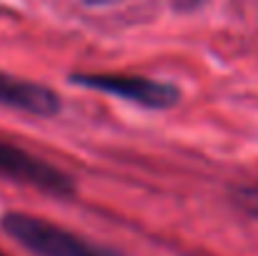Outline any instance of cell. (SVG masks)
Segmentation results:
<instances>
[{"label": "cell", "instance_id": "cell-4", "mask_svg": "<svg viewBox=\"0 0 258 256\" xmlns=\"http://www.w3.org/2000/svg\"><path fill=\"white\" fill-rule=\"evenodd\" d=\"M0 106L33 116H55L60 111V98L48 85L0 73Z\"/></svg>", "mask_w": 258, "mask_h": 256}, {"label": "cell", "instance_id": "cell-3", "mask_svg": "<svg viewBox=\"0 0 258 256\" xmlns=\"http://www.w3.org/2000/svg\"><path fill=\"white\" fill-rule=\"evenodd\" d=\"M71 81L78 85H86V88H93V90L120 95V98L138 103V106H146V108H171L180 98L178 88L161 83V81L141 78V76H108V73L86 76V73H78Z\"/></svg>", "mask_w": 258, "mask_h": 256}, {"label": "cell", "instance_id": "cell-5", "mask_svg": "<svg viewBox=\"0 0 258 256\" xmlns=\"http://www.w3.org/2000/svg\"><path fill=\"white\" fill-rule=\"evenodd\" d=\"M246 206H248V211H251L253 216H258V193H253V196L246 201Z\"/></svg>", "mask_w": 258, "mask_h": 256}, {"label": "cell", "instance_id": "cell-6", "mask_svg": "<svg viewBox=\"0 0 258 256\" xmlns=\"http://www.w3.org/2000/svg\"><path fill=\"white\" fill-rule=\"evenodd\" d=\"M0 256H5V254H3V251H0Z\"/></svg>", "mask_w": 258, "mask_h": 256}, {"label": "cell", "instance_id": "cell-1", "mask_svg": "<svg viewBox=\"0 0 258 256\" xmlns=\"http://www.w3.org/2000/svg\"><path fill=\"white\" fill-rule=\"evenodd\" d=\"M3 231L38 256H115L45 219L20 211H10L3 216Z\"/></svg>", "mask_w": 258, "mask_h": 256}, {"label": "cell", "instance_id": "cell-2", "mask_svg": "<svg viewBox=\"0 0 258 256\" xmlns=\"http://www.w3.org/2000/svg\"><path fill=\"white\" fill-rule=\"evenodd\" d=\"M0 176L55 196H71L76 191V181L68 173L5 141H0Z\"/></svg>", "mask_w": 258, "mask_h": 256}]
</instances>
